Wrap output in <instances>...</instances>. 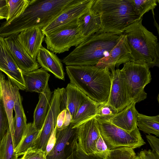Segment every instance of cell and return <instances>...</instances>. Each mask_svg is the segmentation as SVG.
<instances>
[{
    "label": "cell",
    "instance_id": "cell-1",
    "mask_svg": "<svg viewBox=\"0 0 159 159\" xmlns=\"http://www.w3.org/2000/svg\"><path fill=\"white\" fill-rule=\"evenodd\" d=\"M75 0H31L23 13L8 22L1 23L0 37L5 38L30 28L47 26Z\"/></svg>",
    "mask_w": 159,
    "mask_h": 159
},
{
    "label": "cell",
    "instance_id": "cell-2",
    "mask_svg": "<svg viewBox=\"0 0 159 159\" xmlns=\"http://www.w3.org/2000/svg\"><path fill=\"white\" fill-rule=\"evenodd\" d=\"M66 70L70 83L89 98L98 104L107 102L111 81V73L108 68L66 66Z\"/></svg>",
    "mask_w": 159,
    "mask_h": 159
},
{
    "label": "cell",
    "instance_id": "cell-3",
    "mask_svg": "<svg viewBox=\"0 0 159 159\" xmlns=\"http://www.w3.org/2000/svg\"><path fill=\"white\" fill-rule=\"evenodd\" d=\"M122 34L100 30L76 47L62 62L66 66H95L108 55Z\"/></svg>",
    "mask_w": 159,
    "mask_h": 159
},
{
    "label": "cell",
    "instance_id": "cell-4",
    "mask_svg": "<svg viewBox=\"0 0 159 159\" xmlns=\"http://www.w3.org/2000/svg\"><path fill=\"white\" fill-rule=\"evenodd\" d=\"M90 9L99 16L100 30L122 34L124 29L139 19L130 0H93Z\"/></svg>",
    "mask_w": 159,
    "mask_h": 159
},
{
    "label": "cell",
    "instance_id": "cell-5",
    "mask_svg": "<svg viewBox=\"0 0 159 159\" xmlns=\"http://www.w3.org/2000/svg\"><path fill=\"white\" fill-rule=\"evenodd\" d=\"M138 19L125 28V34L133 58V61L146 64L149 68L159 67V45L156 36L142 24Z\"/></svg>",
    "mask_w": 159,
    "mask_h": 159
},
{
    "label": "cell",
    "instance_id": "cell-6",
    "mask_svg": "<svg viewBox=\"0 0 159 159\" xmlns=\"http://www.w3.org/2000/svg\"><path fill=\"white\" fill-rule=\"evenodd\" d=\"M97 120L100 134L109 150L122 147L134 149L146 143L138 128L128 132L109 121Z\"/></svg>",
    "mask_w": 159,
    "mask_h": 159
},
{
    "label": "cell",
    "instance_id": "cell-7",
    "mask_svg": "<svg viewBox=\"0 0 159 159\" xmlns=\"http://www.w3.org/2000/svg\"><path fill=\"white\" fill-rule=\"evenodd\" d=\"M121 70L124 75L132 102L136 103L146 99L147 93L144 89L152 80L148 66L131 61L124 64Z\"/></svg>",
    "mask_w": 159,
    "mask_h": 159
},
{
    "label": "cell",
    "instance_id": "cell-8",
    "mask_svg": "<svg viewBox=\"0 0 159 159\" xmlns=\"http://www.w3.org/2000/svg\"><path fill=\"white\" fill-rule=\"evenodd\" d=\"M77 20L46 35L44 40L47 49L60 54L84 41L85 39L80 32Z\"/></svg>",
    "mask_w": 159,
    "mask_h": 159
},
{
    "label": "cell",
    "instance_id": "cell-9",
    "mask_svg": "<svg viewBox=\"0 0 159 159\" xmlns=\"http://www.w3.org/2000/svg\"><path fill=\"white\" fill-rule=\"evenodd\" d=\"M60 89L58 88L53 91L43 125L32 148L42 150L46 153L48 143L56 127L57 117L60 112Z\"/></svg>",
    "mask_w": 159,
    "mask_h": 159
},
{
    "label": "cell",
    "instance_id": "cell-10",
    "mask_svg": "<svg viewBox=\"0 0 159 159\" xmlns=\"http://www.w3.org/2000/svg\"><path fill=\"white\" fill-rule=\"evenodd\" d=\"M93 0H75L47 26L41 29L46 35L78 20L89 11Z\"/></svg>",
    "mask_w": 159,
    "mask_h": 159
},
{
    "label": "cell",
    "instance_id": "cell-11",
    "mask_svg": "<svg viewBox=\"0 0 159 159\" xmlns=\"http://www.w3.org/2000/svg\"><path fill=\"white\" fill-rule=\"evenodd\" d=\"M111 86L107 103L114 107L118 112L132 102L124 75L118 69L111 71Z\"/></svg>",
    "mask_w": 159,
    "mask_h": 159
},
{
    "label": "cell",
    "instance_id": "cell-12",
    "mask_svg": "<svg viewBox=\"0 0 159 159\" xmlns=\"http://www.w3.org/2000/svg\"><path fill=\"white\" fill-rule=\"evenodd\" d=\"M133 61L130 48L126 36L122 34L119 41L108 55L100 59L95 66L99 68H107L112 71L115 67Z\"/></svg>",
    "mask_w": 159,
    "mask_h": 159
},
{
    "label": "cell",
    "instance_id": "cell-13",
    "mask_svg": "<svg viewBox=\"0 0 159 159\" xmlns=\"http://www.w3.org/2000/svg\"><path fill=\"white\" fill-rule=\"evenodd\" d=\"M76 128L77 139L79 147L86 154H94L96 142L101 135L98 123L95 116Z\"/></svg>",
    "mask_w": 159,
    "mask_h": 159
},
{
    "label": "cell",
    "instance_id": "cell-14",
    "mask_svg": "<svg viewBox=\"0 0 159 159\" xmlns=\"http://www.w3.org/2000/svg\"><path fill=\"white\" fill-rule=\"evenodd\" d=\"M0 70L7 76L12 83L21 90L26 86L22 70L18 66L10 52L4 38L0 37Z\"/></svg>",
    "mask_w": 159,
    "mask_h": 159
},
{
    "label": "cell",
    "instance_id": "cell-15",
    "mask_svg": "<svg viewBox=\"0 0 159 159\" xmlns=\"http://www.w3.org/2000/svg\"><path fill=\"white\" fill-rule=\"evenodd\" d=\"M18 34L4 38L7 48L18 66L23 71L30 72L37 70L40 66L27 53L18 40Z\"/></svg>",
    "mask_w": 159,
    "mask_h": 159
},
{
    "label": "cell",
    "instance_id": "cell-16",
    "mask_svg": "<svg viewBox=\"0 0 159 159\" xmlns=\"http://www.w3.org/2000/svg\"><path fill=\"white\" fill-rule=\"evenodd\" d=\"M70 124L61 130L56 129L54 144L46 154V159H66L73 139L76 136L77 128Z\"/></svg>",
    "mask_w": 159,
    "mask_h": 159
},
{
    "label": "cell",
    "instance_id": "cell-17",
    "mask_svg": "<svg viewBox=\"0 0 159 159\" xmlns=\"http://www.w3.org/2000/svg\"><path fill=\"white\" fill-rule=\"evenodd\" d=\"M0 81L1 99L8 117L9 127L13 139L14 132L13 111L15 102L20 94V89L13 84L9 79H6L1 71H0Z\"/></svg>",
    "mask_w": 159,
    "mask_h": 159
},
{
    "label": "cell",
    "instance_id": "cell-18",
    "mask_svg": "<svg viewBox=\"0 0 159 159\" xmlns=\"http://www.w3.org/2000/svg\"><path fill=\"white\" fill-rule=\"evenodd\" d=\"M45 36L41 28L34 27L21 31L18 34L17 39L27 53L36 60Z\"/></svg>",
    "mask_w": 159,
    "mask_h": 159
},
{
    "label": "cell",
    "instance_id": "cell-19",
    "mask_svg": "<svg viewBox=\"0 0 159 159\" xmlns=\"http://www.w3.org/2000/svg\"><path fill=\"white\" fill-rule=\"evenodd\" d=\"M37 61L42 68L50 72L59 79L65 80V73L62 62L54 53L43 47L37 57Z\"/></svg>",
    "mask_w": 159,
    "mask_h": 159
},
{
    "label": "cell",
    "instance_id": "cell-20",
    "mask_svg": "<svg viewBox=\"0 0 159 159\" xmlns=\"http://www.w3.org/2000/svg\"><path fill=\"white\" fill-rule=\"evenodd\" d=\"M22 71L26 92L42 93L48 85L50 75L42 68L30 72Z\"/></svg>",
    "mask_w": 159,
    "mask_h": 159
},
{
    "label": "cell",
    "instance_id": "cell-21",
    "mask_svg": "<svg viewBox=\"0 0 159 159\" xmlns=\"http://www.w3.org/2000/svg\"><path fill=\"white\" fill-rule=\"evenodd\" d=\"M136 103L132 102L122 111L118 112L109 120L112 124L127 132L136 129L137 115Z\"/></svg>",
    "mask_w": 159,
    "mask_h": 159
},
{
    "label": "cell",
    "instance_id": "cell-22",
    "mask_svg": "<svg viewBox=\"0 0 159 159\" xmlns=\"http://www.w3.org/2000/svg\"><path fill=\"white\" fill-rule=\"evenodd\" d=\"M77 22L80 32L85 39L101 28L99 16L90 9L79 17Z\"/></svg>",
    "mask_w": 159,
    "mask_h": 159
},
{
    "label": "cell",
    "instance_id": "cell-23",
    "mask_svg": "<svg viewBox=\"0 0 159 159\" xmlns=\"http://www.w3.org/2000/svg\"><path fill=\"white\" fill-rule=\"evenodd\" d=\"M52 94L48 85L43 93H40L39 101L34 113L33 122L35 127L39 130H41L46 116Z\"/></svg>",
    "mask_w": 159,
    "mask_h": 159
},
{
    "label": "cell",
    "instance_id": "cell-24",
    "mask_svg": "<svg viewBox=\"0 0 159 159\" xmlns=\"http://www.w3.org/2000/svg\"><path fill=\"white\" fill-rule=\"evenodd\" d=\"M65 89L66 94V108L72 119L81 105L87 98V97L73 84H68Z\"/></svg>",
    "mask_w": 159,
    "mask_h": 159
},
{
    "label": "cell",
    "instance_id": "cell-25",
    "mask_svg": "<svg viewBox=\"0 0 159 159\" xmlns=\"http://www.w3.org/2000/svg\"><path fill=\"white\" fill-rule=\"evenodd\" d=\"M88 97L81 105L77 110L70 123L73 128H76L79 125L96 116L100 105Z\"/></svg>",
    "mask_w": 159,
    "mask_h": 159
},
{
    "label": "cell",
    "instance_id": "cell-26",
    "mask_svg": "<svg viewBox=\"0 0 159 159\" xmlns=\"http://www.w3.org/2000/svg\"><path fill=\"white\" fill-rule=\"evenodd\" d=\"M14 110L15 116L14 118V132L13 142L14 148L19 142L26 125V118L22 104V98L19 94L15 102Z\"/></svg>",
    "mask_w": 159,
    "mask_h": 159
},
{
    "label": "cell",
    "instance_id": "cell-27",
    "mask_svg": "<svg viewBox=\"0 0 159 159\" xmlns=\"http://www.w3.org/2000/svg\"><path fill=\"white\" fill-rule=\"evenodd\" d=\"M33 123L26 124L21 139L14 149L15 153L18 157L23 155L27 150L32 147L40 132Z\"/></svg>",
    "mask_w": 159,
    "mask_h": 159
},
{
    "label": "cell",
    "instance_id": "cell-28",
    "mask_svg": "<svg viewBox=\"0 0 159 159\" xmlns=\"http://www.w3.org/2000/svg\"><path fill=\"white\" fill-rule=\"evenodd\" d=\"M137 126L139 129L145 133L159 136V115L148 116L138 113Z\"/></svg>",
    "mask_w": 159,
    "mask_h": 159
},
{
    "label": "cell",
    "instance_id": "cell-29",
    "mask_svg": "<svg viewBox=\"0 0 159 159\" xmlns=\"http://www.w3.org/2000/svg\"><path fill=\"white\" fill-rule=\"evenodd\" d=\"M12 136L10 128L0 143V159H18L15 152Z\"/></svg>",
    "mask_w": 159,
    "mask_h": 159
},
{
    "label": "cell",
    "instance_id": "cell-30",
    "mask_svg": "<svg viewBox=\"0 0 159 159\" xmlns=\"http://www.w3.org/2000/svg\"><path fill=\"white\" fill-rule=\"evenodd\" d=\"M30 0H8V14L6 22H8L17 17L24 11Z\"/></svg>",
    "mask_w": 159,
    "mask_h": 159
},
{
    "label": "cell",
    "instance_id": "cell-31",
    "mask_svg": "<svg viewBox=\"0 0 159 159\" xmlns=\"http://www.w3.org/2000/svg\"><path fill=\"white\" fill-rule=\"evenodd\" d=\"M134 10L139 19L151 10L154 11L159 3L158 0H130Z\"/></svg>",
    "mask_w": 159,
    "mask_h": 159
},
{
    "label": "cell",
    "instance_id": "cell-32",
    "mask_svg": "<svg viewBox=\"0 0 159 159\" xmlns=\"http://www.w3.org/2000/svg\"><path fill=\"white\" fill-rule=\"evenodd\" d=\"M66 159H103L95 154L88 155L80 148L76 136L73 139Z\"/></svg>",
    "mask_w": 159,
    "mask_h": 159
},
{
    "label": "cell",
    "instance_id": "cell-33",
    "mask_svg": "<svg viewBox=\"0 0 159 159\" xmlns=\"http://www.w3.org/2000/svg\"><path fill=\"white\" fill-rule=\"evenodd\" d=\"M136 156L134 149L122 147L109 150L105 159H135Z\"/></svg>",
    "mask_w": 159,
    "mask_h": 159
},
{
    "label": "cell",
    "instance_id": "cell-34",
    "mask_svg": "<svg viewBox=\"0 0 159 159\" xmlns=\"http://www.w3.org/2000/svg\"><path fill=\"white\" fill-rule=\"evenodd\" d=\"M118 112L112 106L107 103L100 104L95 118L97 120L109 121Z\"/></svg>",
    "mask_w": 159,
    "mask_h": 159
},
{
    "label": "cell",
    "instance_id": "cell-35",
    "mask_svg": "<svg viewBox=\"0 0 159 159\" xmlns=\"http://www.w3.org/2000/svg\"><path fill=\"white\" fill-rule=\"evenodd\" d=\"M9 127L8 117L1 99L0 100V143Z\"/></svg>",
    "mask_w": 159,
    "mask_h": 159
},
{
    "label": "cell",
    "instance_id": "cell-36",
    "mask_svg": "<svg viewBox=\"0 0 159 159\" xmlns=\"http://www.w3.org/2000/svg\"><path fill=\"white\" fill-rule=\"evenodd\" d=\"M71 116L67 108L64 109L59 113L57 120L56 129L61 130L66 128L70 123Z\"/></svg>",
    "mask_w": 159,
    "mask_h": 159
},
{
    "label": "cell",
    "instance_id": "cell-37",
    "mask_svg": "<svg viewBox=\"0 0 159 159\" xmlns=\"http://www.w3.org/2000/svg\"><path fill=\"white\" fill-rule=\"evenodd\" d=\"M108 149L105 142L101 135L97 140L95 143L94 154L105 159L109 153Z\"/></svg>",
    "mask_w": 159,
    "mask_h": 159
},
{
    "label": "cell",
    "instance_id": "cell-38",
    "mask_svg": "<svg viewBox=\"0 0 159 159\" xmlns=\"http://www.w3.org/2000/svg\"><path fill=\"white\" fill-rule=\"evenodd\" d=\"M46 153L41 150L30 148L23 155L20 159H46Z\"/></svg>",
    "mask_w": 159,
    "mask_h": 159
},
{
    "label": "cell",
    "instance_id": "cell-39",
    "mask_svg": "<svg viewBox=\"0 0 159 159\" xmlns=\"http://www.w3.org/2000/svg\"><path fill=\"white\" fill-rule=\"evenodd\" d=\"M137 156L141 159H159V154L150 149L141 151Z\"/></svg>",
    "mask_w": 159,
    "mask_h": 159
},
{
    "label": "cell",
    "instance_id": "cell-40",
    "mask_svg": "<svg viewBox=\"0 0 159 159\" xmlns=\"http://www.w3.org/2000/svg\"><path fill=\"white\" fill-rule=\"evenodd\" d=\"M146 138L152 150L159 154V139L150 134L146 135Z\"/></svg>",
    "mask_w": 159,
    "mask_h": 159
},
{
    "label": "cell",
    "instance_id": "cell-41",
    "mask_svg": "<svg viewBox=\"0 0 159 159\" xmlns=\"http://www.w3.org/2000/svg\"><path fill=\"white\" fill-rule=\"evenodd\" d=\"M8 14V0H0V20L6 19Z\"/></svg>",
    "mask_w": 159,
    "mask_h": 159
},
{
    "label": "cell",
    "instance_id": "cell-42",
    "mask_svg": "<svg viewBox=\"0 0 159 159\" xmlns=\"http://www.w3.org/2000/svg\"><path fill=\"white\" fill-rule=\"evenodd\" d=\"M1 96H2L1 88V83H0V100L1 99Z\"/></svg>",
    "mask_w": 159,
    "mask_h": 159
},
{
    "label": "cell",
    "instance_id": "cell-43",
    "mask_svg": "<svg viewBox=\"0 0 159 159\" xmlns=\"http://www.w3.org/2000/svg\"><path fill=\"white\" fill-rule=\"evenodd\" d=\"M135 159H141L140 158H139V157H138L137 156Z\"/></svg>",
    "mask_w": 159,
    "mask_h": 159
}]
</instances>
